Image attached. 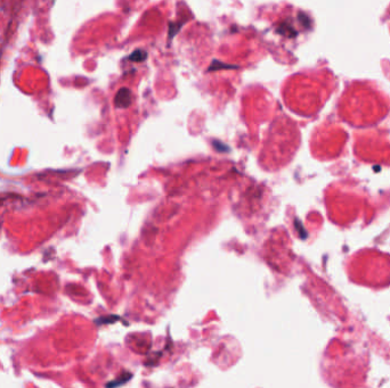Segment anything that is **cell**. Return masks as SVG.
<instances>
[{
	"label": "cell",
	"instance_id": "cell-1",
	"mask_svg": "<svg viewBox=\"0 0 390 388\" xmlns=\"http://www.w3.org/2000/svg\"><path fill=\"white\" fill-rule=\"evenodd\" d=\"M132 95L131 91L128 88H122L118 91V94L115 95L114 104L116 107L119 108H127L131 105Z\"/></svg>",
	"mask_w": 390,
	"mask_h": 388
},
{
	"label": "cell",
	"instance_id": "cell-2",
	"mask_svg": "<svg viewBox=\"0 0 390 388\" xmlns=\"http://www.w3.org/2000/svg\"><path fill=\"white\" fill-rule=\"evenodd\" d=\"M147 58V53L143 49H137L129 56V60L132 61H143Z\"/></svg>",
	"mask_w": 390,
	"mask_h": 388
}]
</instances>
